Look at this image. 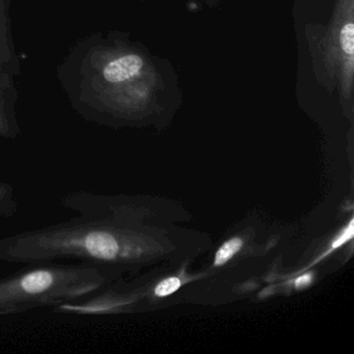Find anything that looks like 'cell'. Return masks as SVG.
Segmentation results:
<instances>
[{"mask_svg": "<svg viewBox=\"0 0 354 354\" xmlns=\"http://www.w3.org/2000/svg\"><path fill=\"white\" fill-rule=\"evenodd\" d=\"M181 286L182 281L178 277H167L157 283L154 293L157 297H167V296L175 293Z\"/></svg>", "mask_w": 354, "mask_h": 354, "instance_id": "8992f818", "label": "cell"}, {"mask_svg": "<svg viewBox=\"0 0 354 354\" xmlns=\"http://www.w3.org/2000/svg\"><path fill=\"white\" fill-rule=\"evenodd\" d=\"M18 211L14 187L7 182H0V221L14 216Z\"/></svg>", "mask_w": 354, "mask_h": 354, "instance_id": "3957f363", "label": "cell"}, {"mask_svg": "<svg viewBox=\"0 0 354 354\" xmlns=\"http://www.w3.org/2000/svg\"><path fill=\"white\" fill-rule=\"evenodd\" d=\"M339 43L346 55L350 57L354 55V26L351 22L345 24L342 28Z\"/></svg>", "mask_w": 354, "mask_h": 354, "instance_id": "5b68a950", "label": "cell"}, {"mask_svg": "<svg viewBox=\"0 0 354 354\" xmlns=\"http://www.w3.org/2000/svg\"><path fill=\"white\" fill-rule=\"evenodd\" d=\"M242 246H243V241L238 237L225 242L215 254L214 266L218 267L225 265L241 250Z\"/></svg>", "mask_w": 354, "mask_h": 354, "instance_id": "277c9868", "label": "cell"}, {"mask_svg": "<svg viewBox=\"0 0 354 354\" xmlns=\"http://www.w3.org/2000/svg\"><path fill=\"white\" fill-rule=\"evenodd\" d=\"M12 0H0V138L17 140L21 134L18 120L16 78L21 65L14 43Z\"/></svg>", "mask_w": 354, "mask_h": 354, "instance_id": "7a4b0ae2", "label": "cell"}, {"mask_svg": "<svg viewBox=\"0 0 354 354\" xmlns=\"http://www.w3.org/2000/svg\"><path fill=\"white\" fill-rule=\"evenodd\" d=\"M118 273L113 267L88 263L30 264L0 279V316L82 299L111 283Z\"/></svg>", "mask_w": 354, "mask_h": 354, "instance_id": "6da1fadb", "label": "cell"}, {"mask_svg": "<svg viewBox=\"0 0 354 354\" xmlns=\"http://www.w3.org/2000/svg\"><path fill=\"white\" fill-rule=\"evenodd\" d=\"M310 279H312L310 274L302 275V277H298L295 281L296 287L301 288L304 287V286L308 285L310 281Z\"/></svg>", "mask_w": 354, "mask_h": 354, "instance_id": "52a82bcc", "label": "cell"}]
</instances>
